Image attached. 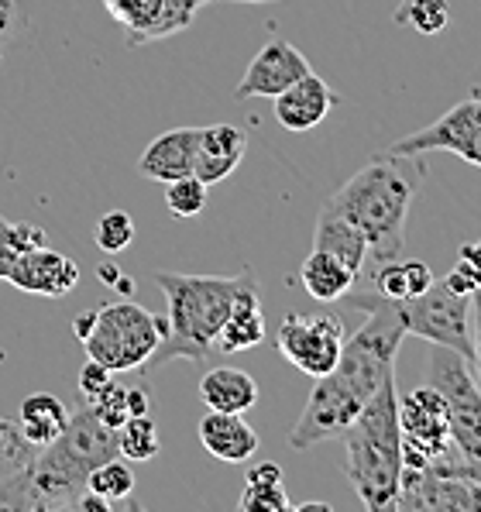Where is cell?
Segmentation results:
<instances>
[{"label": "cell", "instance_id": "cell-6", "mask_svg": "<svg viewBox=\"0 0 481 512\" xmlns=\"http://www.w3.org/2000/svg\"><path fill=\"white\" fill-rule=\"evenodd\" d=\"M430 385L440 392L447 409V427H451V444L461 454V461L481 458V389L471 372V361L451 348H430Z\"/></svg>", "mask_w": 481, "mask_h": 512}, {"label": "cell", "instance_id": "cell-36", "mask_svg": "<svg viewBox=\"0 0 481 512\" xmlns=\"http://www.w3.org/2000/svg\"><path fill=\"white\" fill-rule=\"evenodd\" d=\"M128 413L131 416L152 413V389H148V385H131L128 389Z\"/></svg>", "mask_w": 481, "mask_h": 512}, {"label": "cell", "instance_id": "cell-26", "mask_svg": "<svg viewBox=\"0 0 481 512\" xmlns=\"http://www.w3.org/2000/svg\"><path fill=\"white\" fill-rule=\"evenodd\" d=\"M117 447H121V458H128V461H152L162 447L159 427H155L152 413L128 416V420L121 423V430H117Z\"/></svg>", "mask_w": 481, "mask_h": 512}, {"label": "cell", "instance_id": "cell-29", "mask_svg": "<svg viewBox=\"0 0 481 512\" xmlns=\"http://www.w3.org/2000/svg\"><path fill=\"white\" fill-rule=\"evenodd\" d=\"M207 183L196 179L193 172L189 176H179L172 183H165V207H169L172 217H200L207 210Z\"/></svg>", "mask_w": 481, "mask_h": 512}, {"label": "cell", "instance_id": "cell-38", "mask_svg": "<svg viewBox=\"0 0 481 512\" xmlns=\"http://www.w3.org/2000/svg\"><path fill=\"white\" fill-rule=\"evenodd\" d=\"M451 471H454V475H464V478H475V482H481V458H475V461H457Z\"/></svg>", "mask_w": 481, "mask_h": 512}, {"label": "cell", "instance_id": "cell-28", "mask_svg": "<svg viewBox=\"0 0 481 512\" xmlns=\"http://www.w3.org/2000/svg\"><path fill=\"white\" fill-rule=\"evenodd\" d=\"M45 244V231L35 224H14V220L0 217V279L7 282L14 262H18L25 251Z\"/></svg>", "mask_w": 481, "mask_h": 512}, {"label": "cell", "instance_id": "cell-2", "mask_svg": "<svg viewBox=\"0 0 481 512\" xmlns=\"http://www.w3.org/2000/svg\"><path fill=\"white\" fill-rule=\"evenodd\" d=\"M344 458L337 468L358 492L361 506L382 512L392 509L402 482V430H399V392L396 375L385 378L365 403L354 423L341 433Z\"/></svg>", "mask_w": 481, "mask_h": 512}, {"label": "cell", "instance_id": "cell-27", "mask_svg": "<svg viewBox=\"0 0 481 512\" xmlns=\"http://www.w3.org/2000/svg\"><path fill=\"white\" fill-rule=\"evenodd\" d=\"M392 18L396 25H409L420 35H440L451 25V4L447 0H402Z\"/></svg>", "mask_w": 481, "mask_h": 512}, {"label": "cell", "instance_id": "cell-24", "mask_svg": "<svg viewBox=\"0 0 481 512\" xmlns=\"http://www.w3.org/2000/svg\"><path fill=\"white\" fill-rule=\"evenodd\" d=\"M165 0H104V7L110 11V18L117 25L128 28V45L138 49V45H148V31L155 28L162 14Z\"/></svg>", "mask_w": 481, "mask_h": 512}, {"label": "cell", "instance_id": "cell-41", "mask_svg": "<svg viewBox=\"0 0 481 512\" xmlns=\"http://www.w3.org/2000/svg\"><path fill=\"white\" fill-rule=\"evenodd\" d=\"M293 509L296 512H327L330 506H327V502H299V506L293 502Z\"/></svg>", "mask_w": 481, "mask_h": 512}, {"label": "cell", "instance_id": "cell-12", "mask_svg": "<svg viewBox=\"0 0 481 512\" xmlns=\"http://www.w3.org/2000/svg\"><path fill=\"white\" fill-rule=\"evenodd\" d=\"M7 282H11L14 289H21V293L62 299L80 286V265L69 255H62V251H52V248H45V244H38V248L25 251V255L14 262Z\"/></svg>", "mask_w": 481, "mask_h": 512}, {"label": "cell", "instance_id": "cell-1", "mask_svg": "<svg viewBox=\"0 0 481 512\" xmlns=\"http://www.w3.org/2000/svg\"><path fill=\"white\" fill-rule=\"evenodd\" d=\"M427 172L420 159H382L368 162L327 200L334 214H341L365 238L372 265L399 258L406 248V220L416 200V189Z\"/></svg>", "mask_w": 481, "mask_h": 512}, {"label": "cell", "instance_id": "cell-37", "mask_svg": "<svg viewBox=\"0 0 481 512\" xmlns=\"http://www.w3.org/2000/svg\"><path fill=\"white\" fill-rule=\"evenodd\" d=\"M244 482H286V475H282V468L275 461H262V464H251Z\"/></svg>", "mask_w": 481, "mask_h": 512}, {"label": "cell", "instance_id": "cell-39", "mask_svg": "<svg viewBox=\"0 0 481 512\" xmlns=\"http://www.w3.org/2000/svg\"><path fill=\"white\" fill-rule=\"evenodd\" d=\"M461 262H468V265H475V269H481V241L461 244Z\"/></svg>", "mask_w": 481, "mask_h": 512}, {"label": "cell", "instance_id": "cell-33", "mask_svg": "<svg viewBox=\"0 0 481 512\" xmlns=\"http://www.w3.org/2000/svg\"><path fill=\"white\" fill-rule=\"evenodd\" d=\"M471 372H475V382L481 389V289L471 296Z\"/></svg>", "mask_w": 481, "mask_h": 512}, {"label": "cell", "instance_id": "cell-7", "mask_svg": "<svg viewBox=\"0 0 481 512\" xmlns=\"http://www.w3.org/2000/svg\"><path fill=\"white\" fill-rule=\"evenodd\" d=\"M406 334L423 337L427 344L451 348L471 358V296L454 293L447 279H433L427 293L413 299H389Z\"/></svg>", "mask_w": 481, "mask_h": 512}, {"label": "cell", "instance_id": "cell-9", "mask_svg": "<svg viewBox=\"0 0 481 512\" xmlns=\"http://www.w3.org/2000/svg\"><path fill=\"white\" fill-rule=\"evenodd\" d=\"M279 354L289 361L293 368H299L303 375L320 378L327 372H334L337 361L344 351V324L330 313H286L275 334Z\"/></svg>", "mask_w": 481, "mask_h": 512}, {"label": "cell", "instance_id": "cell-16", "mask_svg": "<svg viewBox=\"0 0 481 512\" xmlns=\"http://www.w3.org/2000/svg\"><path fill=\"white\" fill-rule=\"evenodd\" d=\"M200 444L207 447L217 461L244 464L255 458L262 440H258V430L244 420V413H220V409H210L200 420Z\"/></svg>", "mask_w": 481, "mask_h": 512}, {"label": "cell", "instance_id": "cell-11", "mask_svg": "<svg viewBox=\"0 0 481 512\" xmlns=\"http://www.w3.org/2000/svg\"><path fill=\"white\" fill-rule=\"evenodd\" d=\"M306 73H310V62H306V55L299 52L293 42H268L265 49L248 62L234 97L238 100L279 97L286 86L303 80Z\"/></svg>", "mask_w": 481, "mask_h": 512}, {"label": "cell", "instance_id": "cell-22", "mask_svg": "<svg viewBox=\"0 0 481 512\" xmlns=\"http://www.w3.org/2000/svg\"><path fill=\"white\" fill-rule=\"evenodd\" d=\"M372 279H375V293L382 299H413L433 286L430 265L420 262V258H409V262H396V258L378 262Z\"/></svg>", "mask_w": 481, "mask_h": 512}, {"label": "cell", "instance_id": "cell-18", "mask_svg": "<svg viewBox=\"0 0 481 512\" xmlns=\"http://www.w3.org/2000/svg\"><path fill=\"white\" fill-rule=\"evenodd\" d=\"M200 399L220 413H248L258 406V382L241 368H210L200 378Z\"/></svg>", "mask_w": 481, "mask_h": 512}, {"label": "cell", "instance_id": "cell-20", "mask_svg": "<svg viewBox=\"0 0 481 512\" xmlns=\"http://www.w3.org/2000/svg\"><path fill=\"white\" fill-rule=\"evenodd\" d=\"M299 275H303V289L313 299H320V303H337V299L348 293V289H354V282H358V275H354L341 258L327 255V251H320V248H313L310 255H306L303 272Z\"/></svg>", "mask_w": 481, "mask_h": 512}, {"label": "cell", "instance_id": "cell-5", "mask_svg": "<svg viewBox=\"0 0 481 512\" xmlns=\"http://www.w3.org/2000/svg\"><path fill=\"white\" fill-rule=\"evenodd\" d=\"M375 392L378 385L337 361L334 372L313 378V392L306 399L303 413H299L293 433H289V444L296 451H306V447L323 444V440H341V433L351 427L354 416L365 409Z\"/></svg>", "mask_w": 481, "mask_h": 512}, {"label": "cell", "instance_id": "cell-23", "mask_svg": "<svg viewBox=\"0 0 481 512\" xmlns=\"http://www.w3.org/2000/svg\"><path fill=\"white\" fill-rule=\"evenodd\" d=\"M134 485H138L134 482V471L128 461H121V454L97 464V468L90 471V478H86V488H90L93 495H100V499H107L110 512L138 509V502H134Z\"/></svg>", "mask_w": 481, "mask_h": 512}, {"label": "cell", "instance_id": "cell-32", "mask_svg": "<svg viewBox=\"0 0 481 512\" xmlns=\"http://www.w3.org/2000/svg\"><path fill=\"white\" fill-rule=\"evenodd\" d=\"M86 406H90L93 416H97L100 423H107L110 430H121V423L131 416L128 413V385H121V382H114V378H110L97 396L86 399Z\"/></svg>", "mask_w": 481, "mask_h": 512}, {"label": "cell", "instance_id": "cell-8", "mask_svg": "<svg viewBox=\"0 0 481 512\" xmlns=\"http://www.w3.org/2000/svg\"><path fill=\"white\" fill-rule=\"evenodd\" d=\"M430 152H451L457 159L481 169V93L454 104L444 117H437L427 128L399 138L396 145H389L385 155H396V159H423V155H430Z\"/></svg>", "mask_w": 481, "mask_h": 512}, {"label": "cell", "instance_id": "cell-15", "mask_svg": "<svg viewBox=\"0 0 481 512\" xmlns=\"http://www.w3.org/2000/svg\"><path fill=\"white\" fill-rule=\"evenodd\" d=\"M244 152H248V131L238 128V124H210V128H200L193 176L203 179L207 186H214L238 169Z\"/></svg>", "mask_w": 481, "mask_h": 512}, {"label": "cell", "instance_id": "cell-3", "mask_svg": "<svg viewBox=\"0 0 481 512\" xmlns=\"http://www.w3.org/2000/svg\"><path fill=\"white\" fill-rule=\"evenodd\" d=\"M159 289L165 296V337L148 365L186 358L203 365L217 354V337L231 317L238 275H183L159 272Z\"/></svg>", "mask_w": 481, "mask_h": 512}, {"label": "cell", "instance_id": "cell-10", "mask_svg": "<svg viewBox=\"0 0 481 512\" xmlns=\"http://www.w3.org/2000/svg\"><path fill=\"white\" fill-rule=\"evenodd\" d=\"M399 512H481V482L437 468H402Z\"/></svg>", "mask_w": 481, "mask_h": 512}, {"label": "cell", "instance_id": "cell-19", "mask_svg": "<svg viewBox=\"0 0 481 512\" xmlns=\"http://www.w3.org/2000/svg\"><path fill=\"white\" fill-rule=\"evenodd\" d=\"M313 248L327 251V255L341 258L348 269L361 279V269H365L368 262V244L361 238L358 231L344 220L341 214H334V210L323 203L320 214H317V231H313Z\"/></svg>", "mask_w": 481, "mask_h": 512}, {"label": "cell", "instance_id": "cell-17", "mask_svg": "<svg viewBox=\"0 0 481 512\" xmlns=\"http://www.w3.org/2000/svg\"><path fill=\"white\" fill-rule=\"evenodd\" d=\"M196 141H200V128H172L152 141L141 152L138 172L159 183H172L179 176H189L196 165Z\"/></svg>", "mask_w": 481, "mask_h": 512}, {"label": "cell", "instance_id": "cell-40", "mask_svg": "<svg viewBox=\"0 0 481 512\" xmlns=\"http://www.w3.org/2000/svg\"><path fill=\"white\" fill-rule=\"evenodd\" d=\"M90 324H93V310H83L80 317H76V324H73V330H76V337H86V330H90Z\"/></svg>", "mask_w": 481, "mask_h": 512}, {"label": "cell", "instance_id": "cell-30", "mask_svg": "<svg viewBox=\"0 0 481 512\" xmlns=\"http://www.w3.org/2000/svg\"><path fill=\"white\" fill-rule=\"evenodd\" d=\"M93 241H97V248L107 251V255H121L134 241V220L124 214V210H107V214L97 220V227H93Z\"/></svg>", "mask_w": 481, "mask_h": 512}, {"label": "cell", "instance_id": "cell-42", "mask_svg": "<svg viewBox=\"0 0 481 512\" xmlns=\"http://www.w3.org/2000/svg\"><path fill=\"white\" fill-rule=\"evenodd\" d=\"M241 4H262V0H241Z\"/></svg>", "mask_w": 481, "mask_h": 512}, {"label": "cell", "instance_id": "cell-25", "mask_svg": "<svg viewBox=\"0 0 481 512\" xmlns=\"http://www.w3.org/2000/svg\"><path fill=\"white\" fill-rule=\"evenodd\" d=\"M38 451H42V447L31 444L25 433H21L18 423L0 416V488L11 482V478H18L21 471L35 461Z\"/></svg>", "mask_w": 481, "mask_h": 512}, {"label": "cell", "instance_id": "cell-35", "mask_svg": "<svg viewBox=\"0 0 481 512\" xmlns=\"http://www.w3.org/2000/svg\"><path fill=\"white\" fill-rule=\"evenodd\" d=\"M14 31H18V0H0V62H4Z\"/></svg>", "mask_w": 481, "mask_h": 512}, {"label": "cell", "instance_id": "cell-14", "mask_svg": "<svg viewBox=\"0 0 481 512\" xmlns=\"http://www.w3.org/2000/svg\"><path fill=\"white\" fill-rule=\"evenodd\" d=\"M275 100V121L286 131H313L317 124L327 121V114L337 107V93L320 80L317 73H306L303 80H296L293 86L279 93Z\"/></svg>", "mask_w": 481, "mask_h": 512}, {"label": "cell", "instance_id": "cell-31", "mask_svg": "<svg viewBox=\"0 0 481 512\" xmlns=\"http://www.w3.org/2000/svg\"><path fill=\"white\" fill-rule=\"evenodd\" d=\"M286 482H244V492L238 499L241 512H289L293 499L286 495Z\"/></svg>", "mask_w": 481, "mask_h": 512}, {"label": "cell", "instance_id": "cell-34", "mask_svg": "<svg viewBox=\"0 0 481 512\" xmlns=\"http://www.w3.org/2000/svg\"><path fill=\"white\" fill-rule=\"evenodd\" d=\"M110 378H114V372H107L104 365H100V361H86L83 365V372H80V392H83V399H90V396H97L100 389H104V385L110 382Z\"/></svg>", "mask_w": 481, "mask_h": 512}, {"label": "cell", "instance_id": "cell-21", "mask_svg": "<svg viewBox=\"0 0 481 512\" xmlns=\"http://www.w3.org/2000/svg\"><path fill=\"white\" fill-rule=\"evenodd\" d=\"M69 423V409L59 396L52 392H35L21 403V433L31 440L35 447H49Z\"/></svg>", "mask_w": 481, "mask_h": 512}, {"label": "cell", "instance_id": "cell-4", "mask_svg": "<svg viewBox=\"0 0 481 512\" xmlns=\"http://www.w3.org/2000/svg\"><path fill=\"white\" fill-rule=\"evenodd\" d=\"M165 337V317H155L131 299H114L93 310V324L83 337L86 358L121 375L145 368Z\"/></svg>", "mask_w": 481, "mask_h": 512}, {"label": "cell", "instance_id": "cell-13", "mask_svg": "<svg viewBox=\"0 0 481 512\" xmlns=\"http://www.w3.org/2000/svg\"><path fill=\"white\" fill-rule=\"evenodd\" d=\"M265 341V313H262V286H258L255 272L244 269L238 275V293H234L231 317L217 337L220 354H238L251 351Z\"/></svg>", "mask_w": 481, "mask_h": 512}]
</instances>
